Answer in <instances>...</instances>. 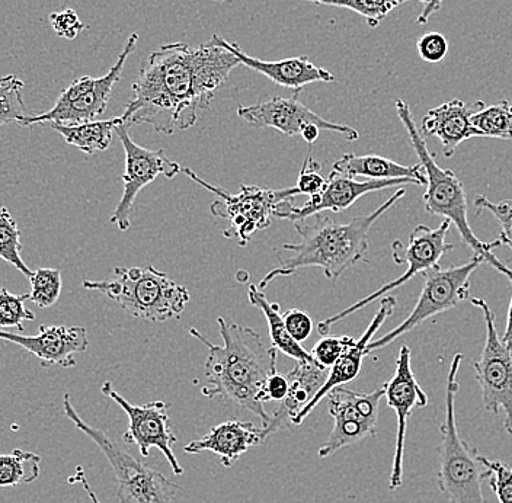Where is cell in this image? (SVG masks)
<instances>
[{
	"mask_svg": "<svg viewBox=\"0 0 512 503\" xmlns=\"http://www.w3.org/2000/svg\"><path fill=\"white\" fill-rule=\"evenodd\" d=\"M239 64L213 40L198 47L165 44L144 62L121 120L128 127L149 124L165 136L188 130Z\"/></svg>",
	"mask_w": 512,
	"mask_h": 503,
	"instance_id": "cell-1",
	"label": "cell"
},
{
	"mask_svg": "<svg viewBox=\"0 0 512 503\" xmlns=\"http://www.w3.org/2000/svg\"><path fill=\"white\" fill-rule=\"evenodd\" d=\"M223 345H214L198 329L191 328L192 338L207 346L204 374L208 386L203 394L208 399L235 403L261 419L271 434L272 415L258 400L265 381L277 373V349L268 345L254 329L217 319Z\"/></svg>",
	"mask_w": 512,
	"mask_h": 503,
	"instance_id": "cell-2",
	"label": "cell"
},
{
	"mask_svg": "<svg viewBox=\"0 0 512 503\" xmlns=\"http://www.w3.org/2000/svg\"><path fill=\"white\" fill-rule=\"evenodd\" d=\"M405 195L406 189L400 188L373 213L355 217L348 223H336L323 213L294 221L299 242L283 245L278 251L280 267L262 278L259 290L265 291L278 277H290L304 268H320L328 280H338L345 271L366 261L371 227Z\"/></svg>",
	"mask_w": 512,
	"mask_h": 503,
	"instance_id": "cell-3",
	"label": "cell"
},
{
	"mask_svg": "<svg viewBox=\"0 0 512 503\" xmlns=\"http://www.w3.org/2000/svg\"><path fill=\"white\" fill-rule=\"evenodd\" d=\"M396 112L403 127L408 131L409 142L414 147L419 163L424 168L427 176V189H425L424 207L425 211L431 216L444 217V220L454 224L464 245L469 246L475 255L482 256L486 264L494 267L496 271L510 280L512 278V269L508 267L501 259L496 258L495 249L501 246V240L486 243L478 239L473 233L472 226L467 217V197L464 191L463 182L457 178L456 173L450 169H443L434 156L428 150L427 142L422 137L421 131L416 126L411 107L403 99L396 101Z\"/></svg>",
	"mask_w": 512,
	"mask_h": 503,
	"instance_id": "cell-4",
	"label": "cell"
},
{
	"mask_svg": "<svg viewBox=\"0 0 512 503\" xmlns=\"http://www.w3.org/2000/svg\"><path fill=\"white\" fill-rule=\"evenodd\" d=\"M85 290L98 291L120 304L128 315L147 322L162 323L176 319L190 303V291L176 284L155 267H117L111 278L83 281Z\"/></svg>",
	"mask_w": 512,
	"mask_h": 503,
	"instance_id": "cell-5",
	"label": "cell"
},
{
	"mask_svg": "<svg viewBox=\"0 0 512 503\" xmlns=\"http://www.w3.org/2000/svg\"><path fill=\"white\" fill-rule=\"evenodd\" d=\"M463 355H454L447 376L446 418L440 426L437 485L448 503H485L482 482L488 470L480 461L478 448L463 440L456 422V397L460 392L457 380Z\"/></svg>",
	"mask_w": 512,
	"mask_h": 503,
	"instance_id": "cell-6",
	"label": "cell"
},
{
	"mask_svg": "<svg viewBox=\"0 0 512 503\" xmlns=\"http://www.w3.org/2000/svg\"><path fill=\"white\" fill-rule=\"evenodd\" d=\"M182 173L195 184L216 194L217 200L210 207L211 214L229 221V227L223 235L227 239L236 237L240 246L248 245L251 237L259 230L268 229L272 219H277L284 208L294 204V197L300 195L296 187L270 189L256 185H242L239 194H232L204 181L190 168H182Z\"/></svg>",
	"mask_w": 512,
	"mask_h": 503,
	"instance_id": "cell-7",
	"label": "cell"
},
{
	"mask_svg": "<svg viewBox=\"0 0 512 503\" xmlns=\"http://www.w3.org/2000/svg\"><path fill=\"white\" fill-rule=\"evenodd\" d=\"M63 410L66 418L86 437L91 438L110 461L117 479V496L121 503H175L179 486L166 479L162 473L130 456L104 431L86 424L76 412L69 393L64 394Z\"/></svg>",
	"mask_w": 512,
	"mask_h": 503,
	"instance_id": "cell-8",
	"label": "cell"
},
{
	"mask_svg": "<svg viewBox=\"0 0 512 503\" xmlns=\"http://www.w3.org/2000/svg\"><path fill=\"white\" fill-rule=\"evenodd\" d=\"M482 256L475 255L466 264L441 268L440 265L424 272V287L411 315L406 317L393 331L386 333L367 346V354L392 344L432 317L456 309L464 300H470V277L483 264Z\"/></svg>",
	"mask_w": 512,
	"mask_h": 503,
	"instance_id": "cell-9",
	"label": "cell"
},
{
	"mask_svg": "<svg viewBox=\"0 0 512 503\" xmlns=\"http://www.w3.org/2000/svg\"><path fill=\"white\" fill-rule=\"evenodd\" d=\"M137 41H139V34L133 32L128 37L123 53L120 54L107 75L102 78L83 76V78L76 79L69 88L64 89L50 111L40 115H31L27 120L22 121L21 127H31L35 124L76 126V124L98 120L107 110L114 86L121 79V73H123L128 57L136 50Z\"/></svg>",
	"mask_w": 512,
	"mask_h": 503,
	"instance_id": "cell-10",
	"label": "cell"
},
{
	"mask_svg": "<svg viewBox=\"0 0 512 503\" xmlns=\"http://www.w3.org/2000/svg\"><path fill=\"white\" fill-rule=\"evenodd\" d=\"M450 227L451 223L448 220H444L435 229L427 226V224H419L409 235L408 245H403L400 240H395L392 243V258L396 264L408 265L405 274L400 275L399 278L390 281V283L384 284L383 287L371 293L366 299H361L348 309L328 317L323 322H319L318 331L320 336H328L335 323L341 322L345 317L354 315L355 312L364 309L373 301L382 299L390 291L396 290V288L402 287L403 284L411 281L416 275H422L424 272L437 267L440 259L454 249L453 243L447 242Z\"/></svg>",
	"mask_w": 512,
	"mask_h": 503,
	"instance_id": "cell-11",
	"label": "cell"
},
{
	"mask_svg": "<svg viewBox=\"0 0 512 503\" xmlns=\"http://www.w3.org/2000/svg\"><path fill=\"white\" fill-rule=\"evenodd\" d=\"M470 303L482 312L486 325L482 354L473 362L476 381L482 389L483 408L494 415L502 410L505 431L512 437V351L499 336L489 304L475 297H470Z\"/></svg>",
	"mask_w": 512,
	"mask_h": 503,
	"instance_id": "cell-12",
	"label": "cell"
},
{
	"mask_svg": "<svg viewBox=\"0 0 512 503\" xmlns=\"http://www.w3.org/2000/svg\"><path fill=\"white\" fill-rule=\"evenodd\" d=\"M383 397L384 384L370 393L354 392L344 386L332 390L325 399L328 402L329 415L334 419V428L328 441L320 447L319 458L334 456L342 448L374 437Z\"/></svg>",
	"mask_w": 512,
	"mask_h": 503,
	"instance_id": "cell-13",
	"label": "cell"
},
{
	"mask_svg": "<svg viewBox=\"0 0 512 503\" xmlns=\"http://www.w3.org/2000/svg\"><path fill=\"white\" fill-rule=\"evenodd\" d=\"M115 134L123 144L124 153H126V172L123 175V195L115 210L112 211L110 221L121 232H127L131 227V214L140 191L152 184L159 175L168 179L175 178L182 172V168L178 162L169 159L163 150H150L134 143L127 124H118Z\"/></svg>",
	"mask_w": 512,
	"mask_h": 503,
	"instance_id": "cell-14",
	"label": "cell"
},
{
	"mask_svg": "<svg viewBox=\"0 0 512 503\" xmlns=\"http://www.w3.org/2000/svg\"><path fill=\"white\" fill-rule=\"evenodd\" d=\"M101 392L114 400L128 416V429L123 435L124 442L137 445L143 457H149L150 450L158 448L168 460L175 476H182L185 472L184 467L179 464L172 450L178 438L171 429L169 406L160 400L146 403V405H133L114 389L110 381L102 384Z\"/></svg>",
	"mask_w": 512,
	"mask_h": 503,
	"instance_id": "cell-15",
	"label": "cell"
},
{
	"mask_svg": "<svg viewBox=\"0 0 512 503\" xmlns=\"http://www.w3.org/2000/svg\"><path fill=\"white\" fill-rule=\"evenodd\" d=\"M238 115L252 127L274 128L288 137L302 134L304 127L315 124L320 130L341 134L348 142L360 139V133L355 128L319 117L300 102L299 94H294L293 98L274 96L249 107H239Z\"/></svg>",
	"mask_w": 512,
	"mask_h": 503,
	"instance_id": "cell-16",
	"label": "cell"
},
{
	"mask_svg": "<svg viewBox=\"0 0 512 503\" xmlns=\"http://www.w3.org/2000/svg\"><path fill=\"white\" fill-rule=\"evenodd\" d=\"M384 397H386L387 405L395 410L396 418H398L396 450L389 482V489L396 490L403 483V456H405L409 418L414 409L425 408L428 405L427 393L416 380L414 370H412V352L408 345L400 346L395 374L384 384Z\"/></svg>",
	"mask_w": 512,
	"mask_h": 503,
	"instance_id": "cell-17",
	"label": "cell"
},
{
	"mask_svg": "<svg viewBox=\"0 0 512 503\" xmlns=\"http://www.w3.org/2000/svg\"><path fill=\"white\" fill-rule=\"evenodd\" d=\"M400 185H421L418 181L411 178L386 179V181H357L350 176L341 175V173L332 171L326 178L325 187L319 194L313 195L300 207L294 205L290 213L287 214L286 220L300 221L309 219L315 214L325 213V211H341L348 210L352 204L357 203L361 197L370 192L383 191V189L400 187Z\"/></svg>",
	"mask_w": 512,
	"mask_h": 503,
	"instance_id": "cell-18",
	"label": "cell"
},
{
	"mask_svg": "<svg viewBox=\"0 0 512 503\" xmlns=\"http://www.w3.org/2000/svg\"><path fill=\"white\" fill-rule=\"evenodd\" d=\"M0 341L12 342L37 357L43 368L75 367V355L88 351V332L82 326H41L35 336L5 332L0 329Z\"/></svg>",
	"mask_w": 512,
	"mask_h": 503,
	"instance_id": "cell-19",
	"label": "cell"
},
{
	"mask_svg": "<svg viewBox=\"0 0 512 503\" xmlns=\"http://www.w3.org/2000/svg\"><path fill=\"white\" fill-rule=\"evenodd\" d=\"M211 40L230 51L243 66L261 73L265 78L277 83L278 86L290 89L294 94H300L304 86L312 85V83L335 82V76L331 72L316 66L306 56L291 57V59L278 60V62H267V60L249 56L238 44L224 40L222 35L214 34Z\"/></svg>",
	"mask_w": 512,
	"mask_h": 503,
	"instance_id": "cell-20",
	"label": "cell"
},
{
	"mask_svg": "<svg viewBox=\"0 0 512 503\" xmlns=\"http://www.w3.org/2000/svg\"><path fill=\"white\" fill-rule=\"evenodd\" d=\"M396 304H398V301H396L395 297H383L382 301H380V309L377 310L376 316L371 320L366 332L339 357V360L335 362L334 367L329 371V376L326 378V383L323 384L322 389L313 397L312 402L293 419L291 424L294 426L302 425L304 419L315 410L316 406H318L319 403L322 402V399H325L332 390L336 389V387L344 386V384L351 383L352 380L358 377L361 367H363L364 357L368 355L367 346L373 341L374 335L379 332L384 322L393 315Z\"/></svg>",
	"mask_w": 512,
	"mask_h": 503,
	"instance_id": "cell-21",
	"label": "cell"
},
{
	"mask_svg": "<svg viewBox=\"0 0 512 503\" xmlns=\"http://www.w3.org/2000/svg\"><path fill=\"white\" fill-rule=\"evenodd\" d=\"M270 437L264 426L258 428L251 422L227 421L214 426L203 438L190 442L184 448L187 454L210 451L219 456L224 467H232L243 454L264 444Z\"/></svg>",
	"mask_w": 512,
	"mask_h": 503,
	"instance_id": "cell-22",
	"label": "cell"
},
{
	"mask_svg": "<svg viewBox=\"0 0 512 503\" xmlns=\"http://www.w3.org/2000/svg\"><path fill=\"white\" fill-rule=\"evenodd\" d=\"M480 102L470 108L462 99H451L440 107L432 108L422 118V137H435L443 146L446 158H453L457 147L473 137H482L478 128L473 126L472 115L478 110Z\"/></svg>",
	"mask_w": 512,
	"mask_h": 503,
	"instance_id": "cell-23",
	"label": "cell"
},
{
	"mask_svg": "<svg viewBox=\"0 0 512 503\" xmlns=\"http://www.w3.org/2000/svg\"><path fill=\"white\" fill-rule=\"evenodd\" d=\"M331 368L322 367L315 360L297 362L296 367L288 374L290 389L286 399L281 402L280 409L272 415L271 434L280 429L284 422H293V419L310 402L313 397L322 389L329 376Z\"/></svg>",
	"mask_w": 512,
	"mask_h": 503,
	"instance_id": "cell-24",
	"label": "cell"
},
{
	"mask_svg": "<svg viewBox=\"0 0 512 503\" xmlns=\"http://www.w3.org/2000/svg\"><path fill=\"white\" fill-rule=\"evenodd\" d=\"M332 171L350 178L374 179V181H386V179L411 178L421 185H427V176L421 163L414 166L400 165L398 162L377 155H348L336 160Z\"/></svg>",
	"mask_w": 512,
	"mask_h": 503,
	"instance_id": "cell-25",
	"label": "cell"
},
{
	"mask_svg": "<svg viewBox=\"0 0 512 503\" xmlns=\"http://www.w3.org/2000/svg\"><path fill=\"white\" fill-rule=\"evenodd\" d=\"M249 303L258 307L264 316L267 317L268 329H270L271 345L277 351L283 352L287 357L293 358L296 362L312 361L313 357L299 342L291 338L284 322L283 313L280 312V304L271 303L267 299L265 291L259 290L258 285H251L248 290Z\"/></svg>",
	"mask_w": 512,
	"mask_h": 503,
	"instance_id": "cell-26",
	"label": "cell"
},
{
	"mask_svg": "<svg viewBox=\"0 0 512 503\" xmlns=\"http://www.w3.org/2000/svg\"><path fill=\"white\" fill-rule=\"evenodd\" d=\"M120 123H123V120L121 117H117L112 120L89 121V123L76 124V126L51 124V127L70 146L78 147L86 155H94V153L104 152L110 147L112 134L115 133V128Z\"/></svg>",
	"mask_w": 512,
	"mask_h": 503,
	"instance_id": "cell-27",
	"label": "cell"
},
{
	"mask_svg": "<svg viewBox=\"0 0 512 503\" xmlns=\"http://www.w3.org/2000/svg\"><path fill=\"white\" fill-rule=\"evenodd\" d=\"M41 457L31 451L15 448L0 454V488L30 485L40 477Z\"/></svg>",
	"mask_w": 512,
	"mask_h": 503,
	"instance_id": "cell-28",
	"label": "cell"
},
{
	"mask_svg": "<svg viewBox=\"0 0 512 503\" xmlns=\"http://www.w3.org/2000/svg\"><path fill=\"white\" fill-rule=\"evenodd\" d=\"M472 123L482 137L512 140V101L502 99L489 107L480 102L478 110L472 115Z\"/></svg>",
	"mask_w": 512,
	"mask_h": 503,
	"instance_id": "cell-29",
	"label": "cell"
},
{
	"mask_svg": "<svg viewBox=\"0 0 512 503\" xmlns=\"http://www.w3.org/2000/svg\"><path fill=\"white\" fill-rule=\"evenodd\" d=\"M25 83L18 76H0V127L19 124L31 117L24 102Z\"/></svg>",
	"mask_w": 512,
	"mask_h": 503,
	"instance_id": "cell-30",
	"label": "cell"
},
{
	"mask_svg": "<svg viewBox=\"0 0 512 503\" xmlns=\"http://www.w3.org/2000/svg\"><path fill=\"white\" fill-rule=\"evenodd\" d=\"M315 5L335 6V8L350 9L355 14L366 19L368 27L377 28L387 18L390 12L398 6L412 0H306ZM427 5L430 0H418Z\"/></svg>",
	"mask_w": 512,
	"mask_h": 503,
	"instance_id": "cell-31",
	"label": "cell"
},
{
	"mask_svg": "<svg viewBox=\"0 0 512 503\" xmlns=\"http://www.w3.org/2000/svg\"><path fill=\"white\" fill-rule=\"evenodd\" d=\"M22 243L18 224L5 205H0V259L18 269L30 280L34 271L28 268L21 256Z\"/></svg>",
	"mask_w": 512,
	"mask_h": 503,
	"instance_id": "cell-32",
	"label": "cell"
},
{
	"mask_svg": "<svg viewBox=\"0 0 512 503\" xmlns=\"http://www.w3.org/2000/svg\"><path fill=\"white\" fill-rule=\"evenodd\" d=\"M30 301L41 309L54 306L62 294V272L53 268H38L30 278Z\"/></svg>",
	"mask_w": 512,
	"mask_h": 503,
	"instance_id": "cell-33",
	"label": "cell"
},
{
	"mask_svg": "<svg viewBox=\"0 0 512 503\" xmlns=\"http://www.w3.org/2000/svg\"><path fill=\"white\" fill-rule=\"evenodd\" d=\"M30 294H12L6 288H0V329L15 328L24 332V322L35 319L34 313L25 306Z\"/></svg>",
	"mask_w": 512,
	"mask_h": 503,
	"instance_id": "cell-34",
	"label": "cell"
},
{
	"mask_svg": "<svg viewBox=\"0 0 512 503\" xmlns=\"http://www.w3.org/2000/svg\"><path fill=\"white\" fill-rule=\"evenodd\" d=\"M473 205H475L476 214L488 211V213H491L492 216L495 217L499 226H501L499 240H501L502 245L508 246L512 251V200L494 203V201L489 200V198L478 195V197H475Z\"/></svg>",
	"mask_w": 512,
	"mask_h": 503,
	"instance_id": "cell-35",
	"label": "cell"
},
{
	"mask_svg": "<svg viewBox=\"0 0 512 503\" xmlns=\"http://www.w3.org/2000/svg\"><path fill=\"white\" fill-rule=\"evenodd\" d=\"M483 466L488 470L486 480L494 490L499 503H512V469L507 463L501 460H489L480 457Z\"/></svg>",
	"mask_w": 512,
	"mask_h": 503,
	"instance_id": "cell-36",
	"label": "cell"
},
{
	"mask_svg": "<svg viewBox=\"0 0 512 503\" xmlns=\"http://www.w3.org/2000/svg\"><path fill=\"white\" fill-rule=\"evenodd\" d=\"M355 341H357V339L351 338V336H323V338L313 346L310 354H312L313 360L318 362L319 365H322V367L332 368L335 362L339 360V357H341Z\"/></svg>",
	"mask_w": 512,
	"mask_h": 503,
	"instance_id": "cell-37",
	"label": "cell"
},
{
	"mask_svg": "<svg viewBox=\"0 0 512 503\" xmlns=\"http://www.w3.org/2000/svg\"><path fill=\"white\" fill-rule=\"evenodd\" d=\"M416 50L424 62L437 64L447 57L448 41L440 32H428L419 38Z\"/></svg>",
	"mask_w": 512,
	"mask_h": 503,
	"instance_id": "cell-38",
	"label": "cell"
},
{
	"mask_svg": "<svg viewBox=\"0 0 512 503\" xmlns=\"http://www.w3.org/2000/svg\"><path fill=\"white\" fill-rule=\"evenodd\" d=\"M319 169V163L312 156H307L304 159L302 171L299 173L296 185L299 194L313 197V195L319 194L322 191V188L325 187L326 179L320 175Z\"/></svg>",
	"mask_w": 512,
	"mask_h": 503,
	"instance_id": "cell-39",
	"label": "cell"
},
{
	"mask_svg": "<svg viewBox=\"0 0 512 503\" xmlns=\"http://www.w3.org/2000/svg\"><path fill=\"white\" fill-rule=\"evenodd\" d=\"M50 24L54 32L59 37L66 38V40H75L80 32L86 28V25L80 21L79 15L70 8L51 14Z\"/></svg>",
	"mask_w": 512,
	"mask_h": 503,
	"instance_id": "cell-40",
	"label": "cell"
},
{
	"mask_svg": "<svg viewBox=\"0 0 512 503\" xmlns=\"http://www.w3.org/2000/svg\"><path fill=\"white\" fill-rule=\"evenodd\" d=\"M283 317L287 331L294 341L302 344L310 338L313 332V320L307 313H304L303 310L291 309L283 313Z\"/></svg>",
	"mask_w": 512,
	"mask_h": 503,
	"instance_id": "cell-41",
	"label": "cell"
},
{
	"mask_svg": "<svg viewBox=\"0 0 512 503\" xmlns=\"http://www.w3.org/2000/svg\"><path fill=\"white\" fill-rule=\"evenodd\" d=\"M290 389L287 376L283 374L274 373L265 381L261 393H259L258 400L261 405L270 402H283Z\"/></svg>",
	"mask_w": 512,
	"mask_h": 503,
	"instance_id": "cell-42",
	"label": "cell"
},
{
	"mask_svg": "<svg viewBox=\"0 0 512 503\" xmlns=\"http://www.w3.org/2000/svg\"><path fill=\"white\" fill-rule=\"evenodd\" d=\"M67 482L72 483V485L82 486V488L85 489V492L88 493L89 499H91L92 503H101L98 496H96L94 489L89 485L88 479H86L85 470H83L82 466L76 467V472L73 473V476H70L69 479H67Z\"/></svg>",
	"mask_w": 512,
	"mask_h": 503,
	"instance_id": "cell-43",
	"label": "cell"
},
{
	"mask_svg": "<svg viewBox=\"0 0 512 503\" xmlns=\"http://www.w3.org/2000/svg\"><path fill=\"white\" fill-rule=\"evenodd\" d=\"M444 0H430V2L425 5V8L422 9L421 14H419L418 19H416V22H418L419 25H425L428 24V21H430V18L432 15L435 14V12L440 11L441 6H443Z\"/></svg>",
	"mask_w": 512,
	"mask_h": 503,
	"instance_id": "cell-44",
	"label": "cell"
},
{
	"mask_svg": "<svg viewBox=\"0 0 512 503\" xmlns=\"http://www.w3.org/2000/svg\"><path fill=\"white\" fill-rule=\"evenodd\" d=\"M320 131L322 130H320L318 126H315V124H310V126L303 128L302 134H300V136L303 137L304 142L312 146V144L319 139Z\"/></svg>",
	"mask_w": 512,
	"mask_h": 503,
	"instance_id": "cell-45",
	"label": "cell"
},
{
	"mask_svg": "<svg viewBox=\"0 0 512 503\" xmlns=\"http://www.w3.org/2000/svg\"><path fill=\"white\" fill-rule=\"evenodd\" d=\"M512 285V278H510ZM502 341L505 342V345L512 351V297L510 301V307H508V316H507V326H505L504 335H502Z\"/></svg>",
	"mask_w": 512,
	"mask_h": 503,
	"instance_id": "cell-46",
	"label": "cell"
},
{
	"mask_svg": "<svg viewBox=\"0 0 512 503\" xmlns=\"http://www.w3.org/2000/svg\"><path fill=\"white\" fill-rule=\"evenodd\" d=\"M210 2H224V0H210Z\"/></svg>",
	"mask_w": 512,
	"mask_h": 503,
	"instance_id": "cell-47",
	"label": "cell"
}]
</instances>
